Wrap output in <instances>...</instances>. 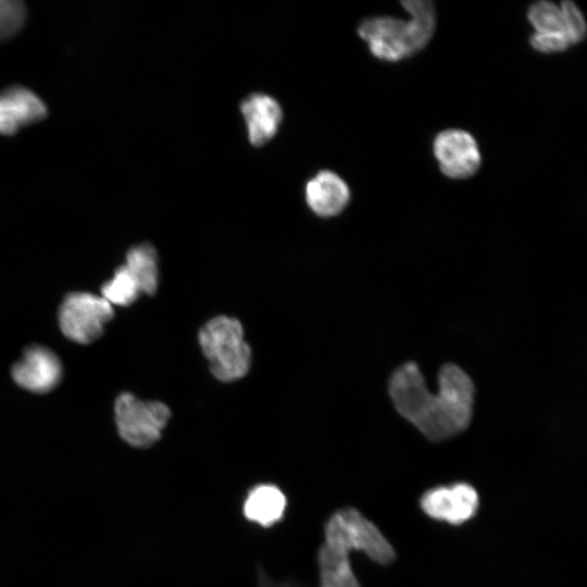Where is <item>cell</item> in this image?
I'll use <instances>...</instances> for the list:
<instances>
[{"mask_svg": "<svg viewBox=\"0 0 587 587\" xmlns=\"http://www.w3.org/2000/svg\"><path fill=\"white\" fill-rule=\"evenodd\" d=\"M198 339L216 379L233 382L248 373L251 349L238 320L226 315L216 316L203 325Z\"/></svg>", "mask_w": 587, "mask_h": 587, "instance_id": "cell-3", "label": "cell"}, {"mask_svg": "<svg viewBox=\"0 0 587 587\" xmlns=\"http://www.w3.org/2000/svg\"><path fill=\"white\" fill-rule=\"evenodd\" d=\"M527 18L537 34L561 36L572 45L580 42L587 32L583 13L572 1H562L560 7L551 1L533 3Z\"/></svg>", "mask_w": 587, "mask_h": 587, "instance_id": "cell-9", "label": "cell"}, {"mask_svg": "<svg viewBox=\"0 0 587 587\" xmlns=\"http://www.w3.org/2000/svg\"><path fill=\"white\" fill-rule=\"evenodd\" d=\"M401 4L410 14L409 21L392 16L366 18L358 27L371 53L383 61L397 62L421 51L430 40L436 27V13L428 0H407Z\"/></svg>", "mask_w": 587, "mask_h": 587, "instance_id": "cell-2", "label": "cell"}, {"mask_svg": "<svg viewBox=\"0 0 587 587\" xmlns=\"http://www.w3.org/2000/svg\"><path fill=\"white\" fill-rule=\"evenodd\" d=\"M438 392L433 394L414 361L398 366L388 380V396L397 413L430 441H442L471 424L475 387L470 375L454 363L438 372Z\"/></svg>", "mask_w": 587, "mask_h": 587, "instance_id": "cell-1", "label": "cell"}, {"mask_svg": "<svg viewBox=\"0 0 587 587\" xmlns=\"http://www.w3.org/2000/svg\"><path fill=\"white\" fill-rule=\"evenodd\" d=\"M420 505L433 520L460 525L474 517L479 497L472 485L455 483L428 489L421 497Z\"/></svg>", "mask_w": 587, "mask_h": 587, "instance_id": "cell-7", "label": "cell"}, {"mask_svg": "<svg viewBox=\"0 0 587 587\" xmlns=\"http://www.w3.org/2000/svg\"><path fill=\"white\" fill-rule=\"evenodd\" d=\"M530 46L541 53L562 52L570 47V43L561 36L545 35L534 33L529 37Z\"/></svg>", "mask_w": 587, "mask_h": 587, "instance_id": "cell-19", "label": "cell"}, {"mask_svg": "<svg viewBox=\"0 0 587 587\" xmlns=\"http://www.w3.org/2000/svg\"><path fill=\"white\" fill-rule=\"evenodd\" d=\"M258 587H300L296 584L288 582H279L270 577L265 571L259 569L258 571Z\"/></svg>", "mask_w": 587, "mask_h": 587, "instance_id": "cell-20", "label": "cell"}, {"mask_svg": "<svg viewBox=\"0 0 587 587\" xmlns=\"http://www.w3.org/2000/svg\"><path fill=\"white\" fill-rule=\"evenodd\" d=\"M12 376L21 387L27 390L47 392L59 384L62 366L51 350L34 346L28 348L22 359L14 364Z\"/></svg>", "mask_w": 587, "mask_h": 587, "instance_id": "cell-11", "label": "cell"}, {"mask_svg": "<svg viewBox=\"0 0 587 587\" xmlns=\"http://www.w3.org/2000/svg\"><path fill=\"white\" fill-rule=\"evenodd\" d=\"M248 139L254 147L270 141L278 132L283 122V109L279 102L264 92H253L240 102Z\"/></svg>", "mask_w": 587, "mask_h": 587, "instance_id": "cell-12", "label": "cell"}, {"mask_svg": "<svg viewBox=\"0 0 587 587\" xmlns=\"http://www.w3.org/2000/svg\"><path fill=\"white\" fill-rule=\"evenodd\" d=\"M114 412L121 438L136 448L157 442L171 417V411L163 402L140 400L129 392L117 397Z\"/></svg>", "mask_w": 587, "mask_h": 587, "instance_id": "cell-5", "label": "cell"}, {"mask_svg": "<svg viewBox=\"0 0 587 587\" xmlns=\"http://www.w3.org/2000/svg\"><path fill=\"white\" fill-rule=\"evenodd\" d=\"M114 314L103 298L88 292H72L64 298L59 311L62 333L71 340L89 344L99 338Z\"/></svg>", "mask_w": 587, "mask_h": 587, "instance_id": "cell-6", "label": "cell"}, {"mask_svg": "<svg viewBox=\"0 0 587 587\" xmlns=\"http://www.w3.org/2000/svg\"><path fill=\"white\" fill-rule=\"evenodd\" d=\"M41 98L24 86H10L0 91V134L14 135L22 127L47 116Z\"/></svg>", "mask_w": 587, "mask_h": 587, "instance_id": "cell-10", "label": "cell"}, {"mask_svg": "<svg viewBox=\"0 0 587 587\" xmlns=\"http://www.w3.org/2000/svg\"><path fill=\"white\" fill-rule=\"evenodd\" d=\"M26 18V8L18 0H0V41L21 30Z\"/></svg>", "mask_w": 587, "mask_h": 587, "instance_id": "cell-18", "label": "cell"}, {"mask_svg": "<svg viewBox=\"0 0 587 587\" xmlns=\"http://www.w3.org/2000/svg\"><path fill=\"white\" fill-rule=\"evenodd\" d=\"M286 505L287 499L280 488L273 484H260L248 491L242 512L248 521L271 527L283 520Z\"/></svg>", "mask_w": 587, "mask_h": 587, "instance_id": "cell-14", "label": "cell"}, {"mask_svg": "<svg viewBox=\"0 0 587 587\" xmlns=\"http://www.w3.org/2000/svg\"><path fill=\"white\" fill-rule=\"evenodd\" d=\"M433 150L444 175L452 179L473 176L482 157L475 138L462 129H446L434 139Z\"/></svg>", "mask_w": 587, "mask_h": 587, "instance_id": "cell-8", "label": "cell"}, {"mask_svg": "<svg viewBox=\"0 0 587 587\" xmlns=\"http://www.w3.org/2000/svg\"><path fill=\"white\" fill-rule=\"evenodd\" d=\"M348 551L322 545L317 552L320 587H361Z\"/></svg>", "mask_w": 587, "mask_h": 587, "instance_id": "cell-15", "label": "cell"}, {"mask_svg": "<svg viewBox=\"0 0 587 587\" xmlns=\"http://www.w3.org/2000/svg\"><path fill=\"white\" fill-rule=\"evenodd\" d=\"M125 267L137 282L141 292L153 295L159 284L158 254L150 243H140L126 253Z\"/></svg>", "mask_w": 587, "mask_h": 587, "instance_id": "cell-16", "label": "cell"}, {"mask_svg": "<svg viewBox=\"0 0 587 587\" xmlns=\"http://www.w3.org/2000/svg\"><path fill=\"white\" fill-rule=\"evenodd\" d=\"M304 197L308 207L321 217L340 214L350 201L347 183L335 172L322 170L305 184Z\"/></svg>", "mask_w": 587, "mask_h": 587, "instance_id": "cell-13", "label": "cell"}, {"mask_svg": "<svg viewBox=\"0 0 587 587\" xmlns=\"http://www.w3.org/2000/svg\"><path fill=\"white\" fill-rule=\"evenodd\" d=\"M324 541L362 551L372 561L383 565L391 563L396 558L394 547L377 526L353 508L340 509L332 514L325 524Z\"/></svg>", "mask_w": 587, "mask_h": 587, "instance_id": "cell-4", "label": "cell"}, {"mask_svg": "<svg viewBox=\"0 0 587 587\" xmlns=\"http://www.w3.org/2000/svg\"><path fill=\"white\" fill-rule=\"evenodd\" d=\"M101 294L111 305H129L141 294L139 286L125 265L116 268L113 277L101 287Z\"/></svg>", "mask_w": 587, "mask_h": 587, "instance_id": "cell-17", "label": "cell"}]
</instances>
